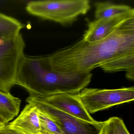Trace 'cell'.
<instances>
[{"label":"cell","mask_w":134,"mask_h":134,"mask_svg":"<svg viewBox=\"0 0 134 134\" xmlns=\"http://www.w3.org/2000/svg\"><path fill=\"white\" fill-rule=\"evenodd\" d=\"M133 57L134 18L103 40L91 43L82 39L48 56L53 70L69 74L88 73L97 67L105 72H118Z\"/></svg>","instance_id":"obj_1"},{"label":"cell","mask_w":134,"mask_h":134,"mask_svg":"<svg viewBox=\"0 0 134 134\" xmlns=\"http://www.w3.org/2000/svg\"><path fill=\"white\" fill-rule=\"evenodd\" d=\"M91 73H63L53 70L48 56L24 55L19 66L15 85L26 89L31 96L78 94L90 83Z\"/></svg>","instance_id":"obj_2"},{"label":"cell","mask_w":134,"mask_h":134,"mask_svg":"<svg viewBox=\"0 0 134 134\" xmlns=\"http://www.w3.org/2000/svg\"><path fill=\"white\" fill-rule=\"evenodd\" d=\"M88 0H47L29 2L26 7L30 14L63 25H69L91 8Z\"/></svg>","instance_id":"obj_3"},{"label":"cell","mask_w":134,"mask_h":134,"mask_svg":"<svg viewBox=\"0 0 134 134\" xmlns=\"http://www.w3.org/2000/svg\"><path fill=\"white\" fill-rule=\"evenodd\" d=\"M25 44L21 34L0 41V91L10 92L15 85Z\"/></svg>","instance_id":"obj_4"},{"label":"cell","mask_w":134,"mask_h":134,"mask_svg":"<svg viewBox=\"0 0 134 134\" xmlns=\"http://www.w3.org/2000/svg\"><path fill=\"white\" fill-rule=\"evenodd\" d=\"M77 96L89 114L129 102L134 99V87L116 89L85 88Z\"/></svg>","instance_id":"obj_5"},{"label":"cell","mask_w":134,"mask_h":134,"mask_svg":"<svg viewBox=\"0 0 134 134\" xmlns=\"http://www.w3.org/2000/svg\"><path fill=\"white\" fill-rule=\"evenodd\" d=\"M26 102L34 103L39 110L53 120L63 134H104L105 121H96L91 122L83 120L29 97Z\"/></svg>","instance_id":"obj_6"},{"label":"cell","mask_w":134,"mask_h":134,"mask_svg":"<svg viewBox=\"0 0 134 134\" xmlns=\"http://www.w3.org/2000/svg\"><path fill=\"white\" fill-rule=\"evenodd\" d=\"M77 94H61L47 96H31L29 98L47 103L62 112L83 120L95 122L86 110Z\"/></svg>","instance_id":"obj_7"},{"label":"cell","mask_w":134,"mask_h":134,"mask_svg":"<svg viewBox=\"0 0 134 134\" xmlns=\"http://www.w3.org/2000/svg\"><path fill=\"white\" fill-rule=\"evenodd\" d=\"M134 18L133 8L127 12L110 18L97 19L90 22L83 36V40L88 42L103 40L113 33L127 20Z\"/></svg>","instance_id":"obj_8"},{"label":"cell","mask_w":134,"mask_h":134,"mask_svg":"<svg viewBox=\"0 0 134 134\" xmlns=\"http://www.w3.org/2000/svg\"><path fill=\"white\" fill-rule=\"evenodd\" d=\"M7 125L23 134H40L38 108L34 103H29L18 116Z\"/></svg>","instance_id":"obj_9"},{"label":"cell","mask_w":134,"mask_h":134,"mask_svg":"<svg viewBox=\"0 0 134 134\" xmlns=\"http://www.w3.org/2000/svg\"><path fill=\"white\" fill-rule=\"evenodd\" d=\"M21 100L10 92L0 91V116L7 124L18 114Z\"/></svg>","instance_id":"obj_10"},{"label":"cell","mask_w":134,"mask_h":134,"mask_svg":"<svg viewBox=\"0 0 134 134\" xmlns=\"http://www.w3.org/2000/svg\"><path fill=\"white\" fill-rule=\"evenodd\" d=\"M94 5L96 19L113 17L127 12L132 8L127 5L114 4L110 2H96Z\"/></svg>","instance_id":"obj_11"},{"label":"cell","mask_w":134,"mask_h":134,"mask_svg":"<svg viewBox=\"0 0 134 134\" xmlns=\"http://www.w3.org/2000/svg\"><path fill=\"white\" fill-rule=\"evenodd\" d=\"M25 25L10 16L0 13V41L20 34Z\"/></svg>","instance_id":"obj_12"},{"label":"cell","mask_w":134,"mask_h":134,"mask_svg":"<svg viewBox=\"0 0 134 134\" xmlns=\"http://www.w3.org/2000/svg\"><path fill=\"white\" fill-rule=\"evenodd\" d=\"M38 109L41 128L40 134H63L58 125L53 120Z\"/></svg>","instance_id":"obj_13"},{"label":"cell","mask_w":134,"mask_h":134,"mask_svg":"<svg viewBox=\"0 0 134 134\" xmlns=\"http://www.w3.org/2000/svg\"><path fill=\"white\" fill-rule=\"evenodd\" d=\"M104 134H130L122 119L117 117L105 121Z\"/></svg>","instance_id":"obj_14"},{"label":"cell","mask_w":134,"mask_h":134,"mask_svg":"<svg viewBox=\"0 0 134 134\" xmlns=\"http://www.w3.org/2000/svg\"><path fill=\"white\" fill-rule=\"evenodd\" d=\"M0 134H23L10 127L7 124L0 126Z\"/></svg>","instance_id":"obj_15"},{"label":"cell","mask_w":134,"mask_h":134,"mask_svg":"<svg viewBox=\"0 0 134 134\" xmlns=\"http://www.w3.org/2000/svg\"><path fill=\"white\" fill-rule=\"evenodd\" d=\"M7 124L4 120L0 116V125H3Z\"/></svg>","instance_id":"obj_16"},{"label":"cell","mask_w":134,"mask_h":134,"mask_svg":"<svg viewBox=\"0 0 134 134\" xmlns=\"http://www.w3.org/2000/svg\"><path fill=\"white\" fill-rule=\"evenodd\" d=\"M0 126H1V125H0Z\"/></svg>","instance_id":"obj_17"}]
</instances>
